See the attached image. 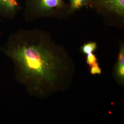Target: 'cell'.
<instances>
[{"instance_id": "cell-1", "label": "cell", "mask_w": 124, "mask_h": 124, "mask_svg": "<svg viewBox=\"0 0 124 124\" xmlns=\"http://www.w3.org/2000/svg\"><path fill=\"white\" fill-rule=\"evenodd\" d=\"M0 49L13 63L16 80L31 96L44 99L67 88L73 70L62 48L44 31H16Z\"/></svg>"}, {"instance_id": "cell-2", "label": "cell", "mask_w": 124, "mask_h": 124, "mask_svg": "<svg viewBox=\"0 0 124 124\" xmlns=\"http://www.w3.org/2000/svg\"><path fill=\"white\" fill-rule=\"evenodd\" d=\"M63 6L62 0H27L24 9V18L28 22L34 21L49 15Z\"/></svg>"}, {"instance_id": "cell-3", "label": "cell", "mask_w": 124, "mask_h": 124, "mask_svg": "<svg viewBox=\"0 0 124 124\" xmlns=\"http://www.w3.org/2000/svg\"><path fill=\"white\" fill-rule=\"evenodd\" d=\"M21 9L18 0H0V16L11 19L17 15Z\"/></svg>"}, {"instance_id": "cell-4", "label": "cell", "mask_w": 124, "mask_h": 124, "mask_svg": "<svg viewBox=\"0 0 124 124\" xmlns=\"http://www.w3.org/2000/svg\"><path fill=\"white\" fill-rule=\"evenodd\" d=\"M100 7L121 16L124 15V0H97Z\"/></svg>"}, {"instance_id": "cell-5", "label": "cell", "mask_w": 124, "mask_h": 124, "mask_svg": "<svg viewBox=\"0 0 124 124\" xmlns=\"http://www.w3.org/2000/svg\"><path fill=\"white\" fill-rule=\"evenodd\" d=\"M116 74L117 77L122 82L124 77V48L123 46L121 47L117 61Z\"/></svg>"}, {"instance_id": "cell-6", "label": "cell", "mask_w": 124, "mask_h": 124, "mask_svg": "<svg viewBox=\"0 0 124 124\" xmlns=\"http://www.w3.org/2000/svg\"><path fill=\"white\" fill-rule=\"evenodd\" d=\"M97 48V44L95 42H89L85 44L81 47V51L85 54L93 53Z\"/></svg>"}, {"instance_id": "cell-7", "label": "cell", "mask_w": 124, "mask_h": 124, "mask_svg": "<svg viewBox=\"0 0 124 124\" xmlns=\"http://www.w3.org/2000/svg\"><path fill=\"white\" fill-rule=\"evenodd\" d=\"M88 0H70L71 8L73 10L77 9L87 4Z\"/></svg>"}, {"instance_id": "cell-8", "label": "cell", "mask_w": 124, "mask_h": 124, "mask_svg": "<svg viewBox=\"0 0 124 124\" xmlns=\"http://www.w3.org/2000/svg\"><path fill=\"white\" fill-rule=\"evenodd\" d=\"M86 57V63L89 66H91L97 62L96 56L93 53L88 54Z\"/></svg>"}, {"instance_id": "cell-9", "label": "cell", "mask_w": 124, "mask_h": 124, "mask_svg": "<svg viewBox=\"0 0 124 124\" xmlns=\"http://www.w3.org/2000/svg\"><path fill=\"white\" fill-rule=\"evenodd\" d=\"M91 66L90 73L92 75L100 74L101 73V70L99 67L98 63H96L95 64H94Z\"/></svg>"}]
</instances>
